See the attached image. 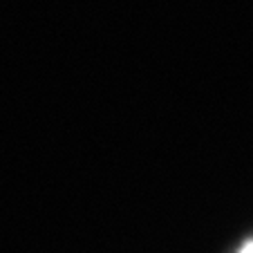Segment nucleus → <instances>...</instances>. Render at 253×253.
Instances as JSON below:
<instances>
[{
	"label": "nucleus",
	"mask_w": 253,
	"mask_h": 253,
	"mask_svg": "<svg viewBox=\"0 0 253 253\" xmlns=\"http://www.w3.org/2000/svg\"><path fill=\"white\" fill-rule=\"evenodd\" d=\"M240 253H253V240H249V242L240 249Z\"/></svg>",
	"instance_id": "nucleus-1"
}]
</instances>
